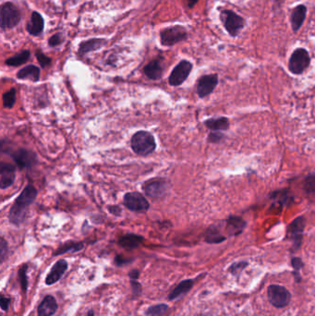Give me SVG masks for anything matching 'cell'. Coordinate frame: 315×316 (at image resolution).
<instances>
[{"mask_svg": "<svg viewBox=\"0 0 315 316\" xmlns=\"http://www.w3.org/2000/svg\"><path fill=\"white\" fill-rule=\"evenodd\" d=\"M37 196V191L32 185H27L21 195L15 200L12 207L9 211V221L10 223L20 226L25 219L27 209L34 201Z\"/></svg>", "mask_w": 315, "mask_h": 316, "instance_id": "obj_1", "label": "cell"}, {"mask_svg": "<svg viewBox=\"0 0 315 316\" xmlns=\"http://www.w3.org/2000/svg\"><path fill=\"white\" fill-rule=\"evenodd\" d=\"M131 144L134 153L143 156L152 154L156 147L154 136L144 131L136 132L131 138Z\"/></svg>", "mask_w": 315, "mask_h": 316, "instance_id": "obj_2", "label": "cell"}, {"mask_svg": "<svg viewBox=\"0 0 315 316\" xmlns=\"http://www.w3.org/2000/svg\"><path fill=\"white\" fill-rule=\"evenodd\" d=\"M1 29H12L20 24L22 15L19 8L11 2H6L2 5L0 10Z\"/></svg>", "mask_w": 315, "mask_h": 316, "instance_id": "obj_3", "label": "cell"}, {"mask_svg": "<svg viewBox=\"0 0 315 316\" xmlns=\"http://www.w3.org/2000/svg\"><path fill=\"white\" fill-rule=\"evenodd\" d=\"M311 63V57L306 49L304 48H298L293 52L289 62H288V69L290 72L295 75L302 74Z\"/></svg>", "mask_w": 315, "mask_h": 316, "instance_id": "obj_4", "label": "cell"}, {"mask_svg": "<svg viewBox=\"0 0 315 316\" xmlns=\"http://www.w3.org/2000/svg\"><path fill=\"white\" fill-rule=\"evenodd\" d=\"M220 19L227 31L233 37H236L245 25V20L232 10L222 11Z\"/></svg>", "mask_w": 315, "mask_h": 316, "instance_id": "obj_5", "label": "cell"}, {"mask_svg": "<svg viewBox=\"0 0 315 316\" xmlns=\"http://www.w3.org/2000/svg\"><path fill=\"white\" fill-rule=\"evenodd\" d=\"M188 37V33L182 26H172L164 29L160 32V41L163 46L171 47L179 42L184 41Z\"/></svg>", "mask_w": 315, "mask_h": 316, "instance_id": "obj_6", "label": "cell"}, {"mask_svg": "<svg viewBox=\"0 0 315 316\" xmlns=\"http://www.w3.org/2000/svg\"><path fill=\"white\" fill-rule=\"evenodd\" d=\"M267 294L271 304L277 308H284L289 303L291 299L289 291L282 286H269Z\"/></svg>", "mask_w": 315, "mask_h": 316, "instance_id": "obj_7", "label": "cell"}, {"mask_svg": "<svg viewBox=\"0 0 315 316\" xmlns=\"http://www.w3.org/2000/svg\"><path fill=\"white\" fill-rule=\"evenodd\" d=\"M305 226H306V219L304 216H300L295 218L288 227L287 236L292 241L294 251L299 250L301 246Z\"/></svg>", "mask_w": 315, "mask_h": 316, "instance_id": "obj_8", "label": "cell"}, {"mask_svg": "<svg viewBox=\"0 0 315 316\" xmlns=\"http://www.w3.org/2000/svg\"><path fill=\"white\" fill-rule=\"evenodd\" d=\"M192 70V64L188 60H182L177 64L172 70L169 78V85L172 86H179L184 83L189 77Z\"/></svg>", "mask_w": 315, "mask_h": 316, "instance_id": "obj_9", "label": "cell"}, {"mask_svg": "<svg viewBox=\"0 0 315 316\" xmlns=\"http://www.w3.org/2000/svg\"><path fill=\"white\" fill-rule=\"evenodd\" d=\"M124 204L133 212H144L150 207L146 198L139 193H128L124 196Z\"/></svg>", "mask_w": 315, "mask_h": 316, "instance_id": "obj_10", "label": "cell"}, {"mask_svg": "<svg viewBox=\"0 0 315 316\" xmlns=\"http://www.w3.org/2000/svg\"><path fill=\"white\" fill-rule=\"evenodd\" d=\"M168 187V182L165 179L153 178L143 184V190L146 195L152 198H160L167 193Z\"/></svg>", "mask_w": 315, "mask_h": 316, "instance_id": "obj_11", "label": "cell"}, {"mask_svg": "<svg viewBox=\"0 0 315 316\" xmlns=\"http://www.w3.org/2000/svg\"><path fill=\"white\" fill-rule=\"evenodd\" d=\"M11 156L21 170L30 169L37 162L36 154L26 149H18L11 154Z\"/></svg>", "mask_w": 315, "mask_h": 316, "instance_id": "obj_12", "label": "cell"}, {"mask_svg": "<svg viewBox=\"0 0 315 316\" xmlns=\"http://www.w3.org/2000/svg\"><path fill=\"white\" fill-rule=\"evenodd\" d=\"M218 85L217 74H208L200 78L197 84V93L200 98H204L215 91Z\"/></svg>", "mask_w": 315, "mask_h": 316, "instance_id": "obj_13", "label": "cell"}, {"mask_svg": "<svg viewBox=\"0 0 315 316\" xmlns=\"http://www.w3.org/2000/svg\"><path fill=\"white\" fill-rule=\"evenodd\" d=\"M15 167L8 164L1 163L0 166V188L5 190L12 185L15 181L16 177Z\"/></svg>", "mask_w": 315, "mask_h": 316, "instance_id": "obj_14", "label": "cell"}, {"mask_svg": "<svg viewBox=\"0 0 315 316\" xmlns=\"http://www.w3.org/2000/svg\"><path fill=\"white\" fill-rule=\"evenodd\" d=\"M67 269H68V262L65 260H58L55 263L54 266L50 270L49 274L46 277V285H54L57 282H58L64 276Z\"/></svg>", "mask_w": 315, "mask_h": 316, "instance_id": "obj_15", "label": "cell"}, {"mask_svg": "<svg viewBox=\"0 0 315 316\" xmlns=\"http://www.w3.org/2000/svg\"><path fill=\"white\" fill-rule=\"evenodd\" d=\"M246 227V221L240 216H230L226 220V230L229 236H238Z\"/></svg>", "mask_w": 315, "mask_h": 316, "instance_id": "obj_16", "label": "cell"}, {"mask_svg": "<svg viewBox=\"0 0 315 316\" xmlns=\"http://www.w3.org/2000/svg\"><path fill=\"white\" fill-rule=\"evenodd\" d=\"M58 305L52 295H47L38 306V316H54Z\"/></svg>", "mask_w": 315, "mask_h": 316, "instance_id": "obj_17", "label": "cell"}, {"mask_svg": "<svg viewBox=\"0 0 315 316\" xmlns=\"http://www.w3.org/2000/svg\"><path fill=\"white\" fill-rule=\"evenodd\" d=\"M45 28V21L39 12H32L30 22L27 24V31L33 36L41 34Z\"/></svg>", "mask_w": 315, "mask_h": 316, "instance_id": "obj_18", "label": "cell"}, {"mask_svg": "<svg viewBox=\"0 0 315 316\" xmlns=\"http://www.w3.org/2000/svg\"><path fill=\"white\" fill-rule=\"evenodd\" d=\"M107 41L105 39L92 38L82 42L79 46L78 53L80 56H85V54L100 49L101 47L106 45Z\"/></svg>", "mask_w": 315, "mask_h": 316, "instance_id": "obj_19", "label": "cell"}, {"mask_svg": "<svg viewBox=\"0 0 315 316\" xmlns=\"http://www.w3.org/2000/svg\"><path fill=\"white\" fill-rule=\"evenodd\" d=\"M306 13L307 8L303 5H299L293 9L290 18L293 31H298L300 30L306 19Z\"/></svg>", "mask_w": 315, "mask_h": 316, "instance_id": "obj_20", "label": "cell"}, {"mask_svg": "<svg viewBox=\"0 0 315 316\" xmlns=\"http://www.w3.org/2000/svg\"><path fill=\"white\" fill-rule=\"evenodd\" d=\"M204 125L212 131H225L229 129L230 122L226 116H218L206 119L204 121Z\"/></svg>", "mask_w": 315, "mask_h": 316, "instance_id": "obj_21", "label": "cell"}, {"mask_svg": "<svg viewBox=\"0 0 315 316\" xmlns=\"http://www.w3.org/2000/svg\"><path fill=\"white\" fill-rule=\"evenodd\" d=\"M270 198L274 201V203L276 205L281 208L290 204L293 201V196L288 193L287 190L276 191L270 194Z\"/></svg>", "mask_w": 315, "mask_h": 316, "instance_id": "obj_22", "label": "cell"}, {"mask_svg": "<svg viewBox=\"0 0 315 316\" xmlns=\"http://www.w3.org/2000/svg\"><path fill=\"white\" fill-rule=\"evenodd\" d=\"M143 72L148 79L150 80H159L163 74V68L161 62L158 59H154L148 63L143 69Z\"/></svg>", "mask_w": 315, "mask_h": 316, "instance_id": "obj_23", "label": "cell"}, {"mask_svg": "<svg viewBox=\"0 0 315 316\" xmlns=\"http://www.w3.org/2000/svg\"><path fill=\"white\" fill-rule=\"evenodd\" d=\"M193 284H194V282H193L192 279H186V280L181 281V282L173 289L172 292L169 293V301L177 300L178 298L182 297L186 293L189 292V291L192 289Z\"/></svg>", "mask_w": 315, "mask_h": 316, "instance_id": "obj_24", "label": "cell"}, {"mask_svg": "<svg viewBox=\"0 0 315 316\" xmlns=\"http://www.w3.org/2000/svg\"><path fill=\"white\" fill-rule=\"evenodd\" d=\"M143 238L140 235L136 234H126L122 236L119 240L118 244L123 247L126 250H133L135 248L140 246V244L143 242Z\"/></svg>", "mask_w": 315, "mask_h": 316, "instance_id": "obj_25", "label": "cell"}, {"mask_svg": "<svg viewBox=\"0 0 315 316\" xmlns=\"http://www.w3.org/2000/svg\"><path fill=\"white\" fill-rule=\"evenodd\" d=\"M17 77L21 80H31L32 82H38L40 79V69L34 65H29L19 70Z\"/></svg>", "mask_w": 315, "mask_h": 316, "instance_id": "obj_26", "label": "cell"}, {"mask_svg": "<svg viewBox=\"0 0 315 316\" xmlns=\"http://www.w3.org/2000/svg\"><path fill=\"white\" fill-rule=\"evenodd\" d=\"M226 239L227 238L223 234H221V232L219 231V230L215 226L210 227L205 233V241L210 244L221 243L225 241Z\"/></svg>", "mask_w": 315, "mask_h": 316, "instance_id": "obj_27", "label": "cell"}, {"mask_svg": "<svg viewBox=\"0 0 315 316\" xmlns=\"http://www.w3.org/2000/svg\"><path fill=\"white\" fill-rule=\"evenodd\" d=\"M31 57V52L29 50H23L21 53L15 55L6 60V65L10 67H18L29 60Z\"/></svg>", "mask_w": 315, "mask_h": 316, "instance_id": "obj_28", "label": "cell"}, {"mask_svg": "<svg viewBox=\"0 0 315 316\" xmlns=\"http://www.w3.org/2000/svg\"><path fill=\"white\" fill-rule=\"evenodd\" d=\"M84 249L83 242H75V241H68L65 244L59 247L54 253L55 256L64 255L66 253H76Z\"/></svg>", "mask_w": 315, "mask_h": 316, "instance_id": "obj_29", "label": "cell"}, {"mask_svg": "<svg viewBox=\"0 0 315 316\" xmlns=\"http://www.w3.org/2000/svg\"><path fill=\"white\" fill-rule=\"evenodd\" d=\"M169 310V305L167 304H157L150 308L147 309L145 315L146 316H163Z\"/></svg>", "mask_w": 315, "mask_h": 316, "instance_id": "obj_30", "label": "cell"}, {"mask_svg": "<svg viewBox=\"0 0 315 316\" xmlns=\"http://www.w3.org/2000/svg\"><path fill=\"white\" fill-rule=\"evenodd\" d=\"M303 190L307 194H315V173H311L305 177Z\"/></svg>", "mask_w": 315, "mask_h": 316, "instance_id": "obj_31", "label": "cell"}, {"mask_svg": "<svg viewBox=\"0 0 315 316\" xmlns=\"http://www.w3.org/2000/svg\"><path fill=\"white\" fill-rule=\"evenodd\" d=\"M16 102V90L14 88L10 89L3 94V106L4 108H11Z\"/></svg>", "mask_w": 315, "mask_h": 316, "instance_id": "obj_32", "label": "cell"}, {"mask_svg": "<svg viewBox=\"0 0 315 316\" xmlns=\"http://www.w3.org/2000/svg\"><path fill=\"white\" fill-rule=\"evenodd\" d=\"M27 269H28V265L24 264L19 271V280L21 283L22 289L24 293L27 291V288H28V278H27V274H26Z\"/></svg>", "mask_w": 315, "mask_h": 316, "instance_id": "obj_33", "label": "cell"}, {"mask_svg": "<svg viewBox=\"0 0 315 316\" xmlns=\"http://www.w3.org/2000/svg\"><path fill=\"white\" fill-rule=\"evenodd\" d=\"M35 56H36V58H37V60H38L39 64H40L43 68H46L47 66H49V65L51 64V62H52L50 57H48L47 56L43 54V53L40 52V51L36 52Z\"/></svg>", "mask_w": 315, "mask_h": 316, "instance_id": "obj_34", "label": "cell"}, {"mask_svg": "<svg viewBox=\"0 0 315 316\" xmlns=\"http://www.w3.org/2000/svg\"><path fill=\"white\" fill-rule=\"evenodd\" d=\"M224 134L221 131H212L208 135V142L213 144H218L224 139Z\"/></svg>", "mask_w": 315, "mask_h": 316, "instance_id": "obj_35", "label": "cell"}, {"mask_svg": "<svg viewBox=\"0 0 315 316\" xmlns=\"http://www.w3.org/2000/svg\"><path fill=\"white\" fill-rule=\"evenodd\" d=\"M63 41H64L63 34H62L61 32H57L48 40V44H49V47H57V46L61 45Z\"/></svg>", "mask_w": 315, "mask_h": 316, "instance_id": "obj_36", "label": "cell"}, {"mask_svg": "<svg viewBox=\"0 0 315 316\" xmlns=\"http://www.w3.org/2000/svg\"><path fill=\"white\" fill-rule=\"evenodd\" d=\"M8 243L5 240L4 238L1 239V243H0V256H1V262L5 261V258L8 255Z\"/></svg>", "mask_w": 315, "mask_h": 316, "instance_id": "obj_37", "label": "cell"}, {"mask_svg": "<svg viewBox=\"0 0 315 316\" xmlns=\"http://www.w3.org/2000/svg\"><path fill=\"white\" fill-rule=\"evenodd\" d=\"M248 265L246 262H238L233 263L230 266V271L233 274H237L238 272H240L241 270L244 269Z\"/></svg>", "mask_w": 315, "mask_h": 316, "instance_id": "obj_38", "label": "cell"}, {"mask_svg": "<svg viewBox=\"0 0 315 316\" xmlns=\"http://www.w3.org/2000/svg\"><path fill=\"white\" fill-rule=\"evenodd\" d=\"M291 264H292L293 268L295 270V274H297L302 267H303V262L301 261V259L299 257H294L291 260Z\"/></svg>", "mask_w": 315, "mask_h": 316, "instance_id": "obj_39", "label": "cell"}, {"mask_svg": "<svg viewBox=\"0 0 315 316\" xmlns=\"http://www.w3.org/2000/svg\"><path fill=\"white\" fill-rule=\"evenodd\" d=\"M131 287H132V292L133 295L139 296L142 293V285L139 283L137 280H131Z\"/></svg>", "mask_w": 315, "mask_h": 316, "instance_id": "obj_40", "label": "cell"}, {"mask_svg": "<svg viewBox=\"0 0 315 316\" xmlns=\"http://www.w3.org/2000/svg\"><path fill=\"white\" fill-rule=\"evenodd\" d=\"M10 305V299L9 298H6L3 295H1V299H0V306L3 311H8Z\"/></svg>", "mask_w": 315, "mask_h": 316, "instance_id": "obj_41", "label": "cell"}, {"mask_svg": "<svg viewBox=\"0 0 315 316\" xmlns=\"http://www.w3.org/2000/svg\"><path fill=\"white\" fill-rule=\"evenodd\" d=\"M131 259H127V258H124L121 255H117L115 258V263L116 265L118 266H122L124 264L128 263V262H131Z\"/></svg>", "mask_w": 315, "mask_h": 316, "instance_id": "obj_42", "label": "cell"}, {"mask_svg": "<svg viewBox=\"0 0 315 316\" xmlns=\"http://www.w3.org/2000/svg\"><path fill=\"white\" fill-rule=\"evenodd\" d=\"M108 210L111 214H113L114 216H120L121 215V209L119 208L118 206L116 205H111V206H108Z\"/></svg>", "mask_w": 315, "mask_h": 316, "instance_id": "obj_43", "label": "cell"}, {"mask_svg": "<svg viewBox=\"0 0 315 316\" xmlns=\"http://www.w3.org/2000/svg\"><path fill=\"white\" fill-rule=\"evenodd\" d=\"M129 277L131 278V280H137L139 277H140V272L139 270H132L129 274Z\"/></svg>", "mask_w": 315, "mask_h": 316, "instance_id": "obj_44", "label": "cell"}, {"mask_svg": "<svg viewBox=\"0 0 315 316\" xmlns=\"http://www.w3.org/2000/svg\"><path fill=\"white\" fill-rule=\"evenodd\" d=\"M187 2H188V6L190 8H192L198 2V0H187Z\"/></svg>", "mask_w": 315, "mask_h": 316, "instance_id": "obj_45", "label": "cell"}, {"mask_svg": "<svg viewBox=\"0 0 315 316\" xmlns=\"http://www.w3.org/2000/svg\"><path fill=\"white\" fill-rule=\"evenodd\" d=\"M94 316V312L92 310H89V312L87 313V316Z\"/></svg>", "mask_w": 315, "mask_h": 316, "instance_id": "obj_46", "label": "cell"}]
</instances>
